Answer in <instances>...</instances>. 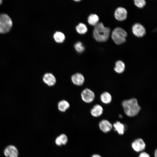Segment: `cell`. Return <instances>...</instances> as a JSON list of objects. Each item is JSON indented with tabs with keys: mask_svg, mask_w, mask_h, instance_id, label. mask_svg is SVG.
<instances>
[{
	"mask_svg": "<svg viewBox=\"0 0 157 157\" xmlns=\"http://www.w3.org/2000/svg\"><path fill=\"white\" fill-rule=\"evenodd\" d=\"M110 32V29L109 27H105L102 22H99L94 26L93 36L97 41L104 42L108 40Z\"/></svg>",
	"mask_w": 157,
	"mask_h": 157,
	"instance_id": "6da1fadb",
	"label": "cell"
},
{
	"mask_svg": "<svg viewBox=\"0 0 157 157\" xmlns=\"http://www.w3.org/2000/svg\"><path fill=\"white\" fill-rule=\"evenodd\" d=\"M122 106L126 114L130 117L137 115L141 109L137 100L135 98L124 100Z\"/></svg>",
	"mask_w": 157,
	"mask_h": 157,
	"instance_id": "7a4b0ae2",
	"label": "cell"
},
{
	"mask_svg": "<svg viewBox=\"0 0 157 157\" xmlns=\"http://www.w3.org/2000/svg\"><path fill=\"white\" fill-rule=\"evenodd\" d=\"M127 35V33L125 30L121 27H117L112 31L111 37L115 44L120 45L126 42Z\"/></svg>",
	"mask_w": 157,
	"mask_h": 157,
	"instance_id": "3957f363",
	"label": "cell"
},
{
	"mask_svg": "<svg viewBox=\"0 0 157 157\" xmlns=\"http://www.w3.org/2000/svg\"><path fill=\"white\" fill-rule=\"evenodd\" d=\"M13 26V22L10 17L5 13L0 14V33H8Z\"/></svg>",
	"mask_w": 157,
	"mask_h": 157,
	"instance_id": "277c9868",
	"label": "cell"
},
{
	"mask_svg": "<svg viewBox=\"0 0 157 157\" xmlns=\"http://www.w3.org/2000/svg\"><path fill=\"white\" fill-rule=\"evenodd\" d=\"M81 96L82 100L87 103L92 102L95 98L94 93L88 88L85 89L82 91L81 94Z\"/></svg>",
	"mask_w": 157,
	"mask_h": 157,
	"instance_id": "5b68a950",
	"label": "cell"
},
{
	"mask_svg": "<svg viewBox=\"0 0 157 157\" xmlns=\"http://www.w3.org/2000/svg\"><path fill=\"white\" fill-rule=\"evenodd\" d=\"M132 31L133 34L138 37L144 36L146 34L144 27L140 23H136L132 27Z\"/></svg>",
	"mask_w": 157,
	"mask_h": 157,
	"instance_id": "8992f818",
	"label": "cell"
},
{
	"mask_svg": "<svg viewBox=\"0 0 157 157\" xmlns=\"http://www.w3.org/2000/svg\"><path fill=\"white\" fill-rule=\"evenodd\" d=\"M127 12L125 8L122 7L117 8L114 12V16L115 19L119 21H122L126 19Z\"/></svg>",
	"mask_w": 157,
	"mask_h": 157,
	"instance_id": "52a82bcc",
	"label": "cell"
},
{
	"mask_svg": "<svg viewBox=\"0 0 157 157\" xmlns=\"http://www.w3.org/2000/svg\"><path fill=\"white\" fill-rule=\"evenodd\" d=\"M132 147L135 151L139 152L145 149L146 144L142 139L138 138L136 139L132 142Z\"/></svg>",
	"mask_w": 157,
	"mask_h": 157,
	"instance_id": "ba28073f",
	"label": "cell"
},
{
	"mask_svg": "<svg viewBox=\"0 0 157 157\" xmlns=\"http://www.w3.org/2000/svg\"><path fill=\"white\" fill-rule=\"evenodd\" d=\"M4 154L7 157H18V152L17 148L13 145L7 146L4 151Z\"/></svg>",
	"mask_w": 157,
	"mask_h": 157,
	"instance_id": "9c48e42d",
	"label": "cell"
},
{
	"mask_svg": "<svg viewBox=\"0 0 157 157\" xmlns=\"http://www.w3.org/2000/svg\"><path fill=\"white\" fill-rule=\"evenodd\" d=\"M44 83L49 86L54 85L56 82V79L52 74L47 73L45 74L43 77Z\"/></svg>",
	"mask_w": 157,
	"mask_h": 157,
	"instance_id": "30bf717a",
	"label": "cell"
},
{
	"mask_svg": "<svg viewBox=\"0 0 157 157\" xmlns=\"http://www.w3.org/2000/svg\"><path fill=\"white\" fill-rule=\"evenodd\" d=\"M71 79L73 84L78 86L82 85L85 81V78L83 76L81 73H78L73 75Z\"/></svg>",
	"mask_w": 157,
	"mask_h": 157,
	"instance_id": "8fae6325",
	"label": "cell"
},
{
	"mask_svg": "<svg viewBox=\"0 0 157 157\" xmlns=\"http://www.w3.org/2000/svg\"><path fill=\"white\" fill-rule=\"evenodd\" d=\"M100 130L103 132L107 133L110 131L112 128V125L107 120L104 119L101 121L99 124Z\"/></svg>",
	"mask_w": 157,
	"mask_h": 157,
	"instance_id": "7c38bea8",
	"label": "cell"
},
{
	"mask_svg": "<svg viewBox=\"0 0 157 157\" xmlns=\"http://www.w3.org/2000/svg\"><path fill=\"white\" fill-rule=\"evenodd\" d=\"M103 112V109L102 107L99 104H96L91 109L90 113L93 116L97 117L100 116Z\"/></svg>",
	"mask_w": 157,
	"mask_h": 157,
	"instance_id": "4fadbf2b",
	"label": "cell"
},
{
	"mask_svg": "<svg viewBox=\"0 0 157 157\" xmlns=\"http://www.w3.org/2000/svg\"><path fill=\"white\" fill-rule=\"evenodd\" d=\"M68 142V138L64 134H62L57 137L55 140V143L58 146L66 144Z\"/></svg>",
	"mask_w": 157,
	"mask_h": 157,
	"instance_id": "5bb4252c",
	"label": "cell"
},
{
	"mask_svg": "<svg viewBox=\"0 0 157 157\" xmlns=\"http://www.w3.org/2000/svg\"><path fill=\"white\" fill-rule=\"evenodd\" d=\"M125 69V65L122 60L117 61L115 63L114 70L117 73L120 74L123 72Z\"/></svg>",
	"mask_w": 157,
	"mask_h": 157,
	"instance_id": "9a60e30c",
	"label": "cell"
},
{
	"mask_svg": "<svg viewBox=\"0 0 157 157\" xmlns=\"http://www.w3.org/2000/svg\"><path fill=\"white\" fill-rule=\"evenodd\" d=\"M70 106L69 102L67 101L63 100L60 101L58 105V109L61 112H65Z\"/></svg>",
	"mask_w": 157,
	"mask_h": 157,
	"instance_id": "2e32d148",
	"label": "cell"
},
{
	"mask_svg": "<svg viewBox=\"0 0 157 157\" xmlns=\"http://www.w3.org/2000/svg\"><path fill=\"white\" fill-rule=\"evenodd\" d=\"M100 99L103 103L105 104H108L111 102L112 97L110 93L105 92L101 94Z\"/></svg>",
	"mask_w": 157,
	"mask_h": 157,
	"instance_id": "e0dca14e",
	"label": "cell"
},
{
	"mask_svg": "<svg viewBox=\"0 0 157 157\" xmlns=\"http://www.w3.org/2000/svg\"><path fill=\"white\" fill-rule=\"evenodd\" d=\"M114 130L117 132L120 135H123L124 133L125 127L124 125L119 121H117L113 124Z\"/></svg>",
	"mask_w": 157,
	"mask_h": 157,
	"instance_id": "ac0fdd59",
	"label": "cell"
},
{
	"mask_svg": "<svg viewBox=\"0 0 157 157\" xmlns=\"http://www.w3.org/2000/svg\"><path fill=\"white\" fill-rule=\"evenodd\" d=\"M99 18L96 14H92L88 17V23L92 26H95L99 22Z\"/></svg>",
	"mask_w": 157,
	"mask_h": 157,
	"instance_id": "d6986e66",
	"label": "cell"
},
{
	"mask_svg": "<svg viewBox=\"0 0 157 157\" xmlns=\"http://www.w3.org/2000/svg\"><path fill=\"white\" fill-rule=\"evenodd\" d=\"M53 38L56 42L58 43H62L65 40V37L62 33L57 31L53 35Z\"/></svg>",
	"mask_w": 157,
	"mask_h": 157,
	"instance_id": "ffe728a7",
	"label": "cell"
},
{
	"mask_svg": "<svg viewBox=\"0 0 157 157\" xmlns=\"http://www.w3.org/2000/svg\"><path fill=\"white\" fill-rule=\"evenodd\" d=\"M76 28L77 32L81 34H85L88 31L86 26L83 23H79L76 26Z\"/></svg>",
	"mask_w": 157,
	"mask_h": 157,
	"instance_id": "44dd1931",
	"label": "cell"
},
{
	"mask_svg": "<svg viewBox=\"0 0 157 157\" xmlns=\"http://www.w3.org/2000/svg\"><path fill=\"white\" fill-rule=\"evenodd\" d=\"M76 50L79 53L82 52L84 50V47L81 42L76 43L74 46Z\"/></svg>",
	"mask_w": 157,
	"mask_h": 157,
	"instance_id": "7402d4cb",
	"label": "cell"
},
{
	"mask_svg": "<svg viewBox=\"0 0 157 157\" xmlns=\"http://www.w3.org/2000/svg\"><path fill=\"white\" fill-rule=\"evenodd\" d=\"M134 3L136 6L140 8H143L146 4V2L144 0H135Z\"/></svg>",
	"mask_w": 157,
	"mask_h": 157,
	"instance_id": "603a6c76",
	"label": "cell"
},
{
	"mask_svg": "<svg viewBox=\"0 0 157 157\" xmlns=\"http://www.w3.org/2000/svg\"><path fill=\"white\" fill-rule=\"evenodd\" d=\"M139 157H150V156L147 153L144 152L140 154Z\"/></svg>",
	"mask_w": 157,
	"mask_h": 157,
	"instance_id": "cb8c5ba5",
	"label": "cell"
},
{
	"mask_svg": "<svg viewBox=\"0 0 157 157\" xmlns=\"http://www.w3.org/2000/svg\"><path fill=\"white\" fill-rule=\"evenodd\" d=\"M91 157H101L98 154H94L92 155Z\"/></svg>",
	"mask_w": 157,
	"mask_h": 157,
	"instance_id": "d4e9b609",
	"label": "cell"
},
{
	"mask_svg": "<svg viewBox=\"0 0 157 157\" xmlns=\"http://www.w3.org/2000/svg\"><path fill=\"white\" fill-rule=\"evenodd\" d=\"M155 157H157V150L156 149L154 153Z\"/></svg>",
	"mask_w": 157,
	"mask_h": 157,
	"instance_id": "484cf974",
	"label": "cell"
},
{
	"mask_svg": "<svg viewBox=\"0 0 157 157\" xmlns=\"http://www.w3.org/2000/svg\"><path fill=\"white\" fill-rule=\"evenodd\" d=\"M2 0H0V5L2 3Z\"/></svg>",
	"mask_w": 157,
	"mask_h": 157,
	"instance_id": "4316f807",
	"label": "cell"
}]
</instances>
